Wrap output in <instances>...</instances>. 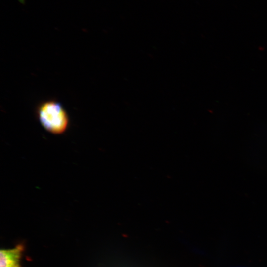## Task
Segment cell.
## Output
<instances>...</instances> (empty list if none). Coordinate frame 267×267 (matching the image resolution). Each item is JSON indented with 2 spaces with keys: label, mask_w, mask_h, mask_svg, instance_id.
I'll use <instances>...</instances> for the list:
<instances>
[{
  "label": "cell",
  "mask_w": 267,
  "mask_h": 267,
  "mask_svg": "<svg viewBox=\"0 0 267 267\" xmlns=\"http://www.w3.org/2000/svg\"><path fill=\"white\" fill-rule=\"evenodd\" d=\"M36 113L41 125L50 133L60 134L68 127V114L58 101L50 99L41 102L36 108Z\"/></svg>",
  "instance_id": "1"
},
{
  "label": "cell",
  "mask_w": 267,
  "mask_h": 267,
  "mask_svg": "<svg viewBox=\"0 0 267 267\" xmlns=\"http://www.w3.org/2000/svg\"><path fill=\"white\" fill-rule=\"evenodd\" d=\"M24 247L19 244L12 249H1L0 251V267H22L21 259Z\"/></svg>",
  "instance_id": "2"
}]
</instances>
